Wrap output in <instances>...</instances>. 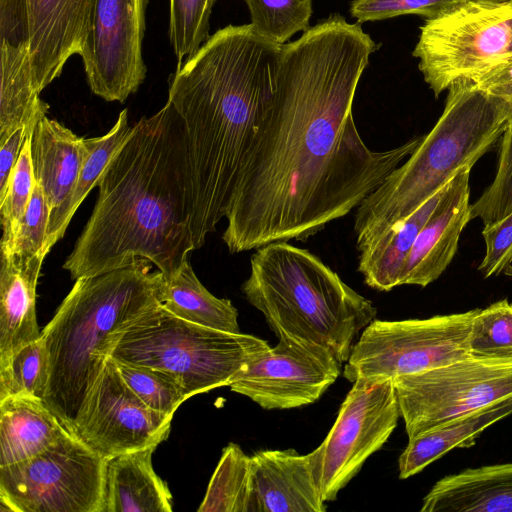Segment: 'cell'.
Wrapping results in <instances>:
<instances>
[{"instance_id": "1", "label": "cell", "mask_w": 512, "mask_h": 512, "mask_svg": "<svg viewBox=\"0 0 512 512\" xmlns=\"http://www.w3.org/2000/svg\"><path fill=\"white\" fill-rule=\"evenodd\" d=\"M377 45L339 14L283 44L273 94L241 166L222 235L230 253L306 241L344 217L421 142L373 151L353 119Z\"/></svg>"}, {"instance_id": "2", "label": "cell", "mask_w": 512, "mask_h": 512, "mask_svg": "<svg viewBox=\"0 0 512 512\" xmlns=\"http://www.w3.org/2000/svg\"><path fill=\"white\" fill-rule=\"evenodd\" d=\"M97 186L92 214L63 264L72 279L138 259L169 277L195 250L186 133L169 100L133 125Z\"/></svg>"}, {"instance_id": "3", "label": "cell", "mask_w": 512, "mask_h": 512, "mask_svg": "<svg viewBox=\"0 0 512 512\" xmlns=\"http://www.w3.org/2000/svg\"><path fill=\"white\" fill-rule=\"evenodd\" d=\"M281 49L251 24L229 25L170 78L168 100L186 133L195 249L226 216L273 94Z\"/></svg>"}, {"instance_id": "4", "label": "cell", "mask_w": 512, "mask_h": 512, "mask_svg": "<svg viewBox=\"0 0 512 512\" xmlns=\"http://www.w3.org/2000/svg\"><path fill=\"white\" fill-rule=\"evenodd\" d=\"M138 259L129 265L76 279L42 337L49 354L43 402L73 434L77 416L103 370L107 337L158 306L161 271Z\"/></svg>"}, {"instance_id": "5", "label": "cell", "mask_w": 512, "mask_h": 512, "mask_svg": "<svg viewBox=\"0 0 512 512\" xmlns=\"http://www.w3.org/2000/svg\"><path fill=\"white\" fill-rule=\"evenodd\" d=\"M511 117V103L472 80L452 85L434 127L356 208L358 251L403 222L461 169L473 167L502 136Z\"/></svg>"}, {"instance_id": "6", "label": "cell", "mask_w": 512, "mask_h": 512, "mask_svg": "<svg viewBox=\"0 0 512 512\" xmlns=\"http://www.w3.org/2000/svg\"><path fill=\"white\" fill-rule=\"evenodd\" d=\"M241 290L278 338L321 347L341 364L377 314L317 256L285 241L256 249Z\"/></svg>"}, {"instance_id": "7", "label": "cell", "mask_w": 512, "mask_h": 512, "mask_svg": "<svg viewBox=\"0 0 512 512\" xmlns=\"http://www.w3.org/2000/svg\"><path fill=\"white\" fill-rule=\"evenodd\" d=\"M267 341L183 320L158 305L114 330L103 355L172 374L188 399L229 386L260 354Z\"/></svg>"}, {"instance_id": "8", "label": "cell", "mask_w": 512, "mask_h": 512, "mask_svg": "<svg viewBox=\"0 0 512 512\" xmlns=\"http://www.w3.org/2000/svg\"><path fill=\"white\" fill-rule=\"evenodd\" d=\"M511 41L512 0H464L426 20L412 54L437 97L508 56Z\"/></svg>"}, {"instance_id": "9", "label": "cell", "mask_w": 512, "mask_h": 512, "mask_svg": "<svg viewBox=\"0 0 512 512\" xmlns=\"http://www.w3.org/2000/svg\"><path fill=\"white\" fill-rule=\"evenodd\" d=\"M106 460L68 432L36 456L0 467V511L103 512Z\"/></svg>"}, {"instance_id": "10", "label": "cell", "mask_w": 512, "mask_h": 512, "mask_svg": "<svg viewBox=\"0 0 512 512\" xmlns=\"http://www.w3.org/2000/svg\"><path fill=\"white\" fill-rule=\"evenodd\" d=\"M477 310L426 319H374L355 342L343 376L352 383L359 377L394 379L470 357Z\"/></svg>"}, {"instance_id": "11", "label": "cell", "mask_w": 512, "mask_h": 512, "mask_svg": "<svg viewBox=\"0 0 512 512\" xmlns=\"http://www.w3.org/2000/svg\"><path fill=\"white\" fill-rule=\"evenodd\" d=\"M408 439L512 395V355L470 356L394 378Z\"/></svg>"}, {"instance_id": "12", "label": "cell", "mask_w": 512, "mask_h": 512, "mask_svg": "<svg viewBox=\"0 0 512 512\" xmlns=\"http://www.w3.org/2000/svg\"><path fill=\"white\" fill-rule=\"evenodd\" d=\"M400 416L393 378L359 377L353 382L328 435L311 452L326 502L335 500L365 461L382 448Z\"/></svg>"}, {"instance_id": "13", "label": "cell", "mask_w": 512, "mask_h": 512, "mask_svg": "<svg viewBox=\"0 0 512 512\" xmlns=\"http://www.w3.org/2000/svg\"><path fill=\"white\" fill-rule=\"evenodd\" d=\"M148 0H93L81 56L92 92L124 102L146 77L142 56Z\"/></svg>"}, {"instance_id": "14", "label": "cell", "mask_w": 512, "mask_h": 512, "mask_svg": "<svg viewBox=\"0 0 512 512\" xmlns=\"http://www.w3.org/2000/svg\"><path fill=\"white\" fill-rule=\"evenodd\" d=\"M171 420L143 403L107 357L77 416L73 435L109 459L157 447L169 435Z\"/></svg>"}, {"instance_id": "15", "label": "cell", "mask_w": 512, "mask_h": 512, "mask_svg": "<svg viewBox=\"0 0 512 512\" xmlns=\"http://www.w3.org/2000/svg\"><path fill=\"white\" fill-rule=\"evenodd\" d=\"M341 363L327 350L279 338L229 385L268 410L316 402L340 375Z\"/></svg>"}, {"instance_id": "16", "label": "cell", "mask_w": 512, "mask_h": 512, "mask_svg": "<svg viewBox=\"0 0 512 512\" xmlns=\"http://www.w3.org/2000/svg\"><path fill=\"white\" fill-rule=\"evenodd\" d=\"M471 169L464 167L445 186L436 207L414 242L399 286L426 287L438 279L453 260L461 232L471 220Z\"/></svg>"}, {"instance_id": "17", "label": "cell", "mask_w": 512, "mask_h": 512, "mask_svg": "<svg viewBox=\"0 0 512 512\" xmlns=\"http://www.w3.org/2000/svg\"><path fill=\"white\" fill-rule=\"evenodd\" d=\"M30 58L41 93L58 78L67 60L82 56L93 0H26Z\"/></svg>"}, {"instance_id": "18", "label": "cell", "mask_w": 512, "mask_h": 512, "mask_svg": "<svg viewBox=\"0 0 512 512\" xmlns=\"http://www.w3.org/2000/svg\"><path fill=\"white\" fill-rule=\"evenodd\" d=\"M85 138L43 114L30 130V151L35 181L40 185L50 210L48 248L74 192L86 155Z\"/></svg>"}, {"instance_id": "19", "label": "cell", "mask_w": 512, "mask_h": 512, "mask_svg": "<svg viewBox=\"0 0 512 512\" xmlns=\"http://www.w3.org/2000/svg\"><path fill=\"white\" fill-rule=\"evenodd\" d=\"M0 67V119L21 125L43 104L31 65L26 0H0Z\"/></svg>"}, {"instance_id": "20", "label": "cell", "mask_w": 512, "mask_h": 512, "mask_svg": "<svg viewBox=\"0 0 512 512\" xmlns=\"http://www.w3.org/2000/svg\"><path fill=\"white\" fill-rule=\"evenodd\" d=\"M255 512H325L311 453L259 450L251 456Z\"/></svg>"}, {"instance_id": "21", "label": "cell", "mask_w": 512, "mask_h": 512, "mask_svg": "<svg viewBox=\"0 0 512 512\" xmlns=\"http://www.w3.org/2000/svg\"><path fill=\"white\" fill-rule=\"evenodd\" d=\"M44 258L28 263L1 252L0 366L42 336L36 318V287Z\"/></svg>"}, {"instance_id": "22", "label": "cell", "mask_w": 512, "mask_h": 512, "mask_svg": "<svg viewBox=\"0 0 512 512\" xmlns=\"http://www.w3.org/2000/svg\"><path fill=\"white\" fill-rule=\"evenodd\" d=\"M421 512H512V463L465 469L432 487Z\"/></svg>"}, {"instance_id": "23", "label": "cell", "mask_w": 512, "mask_h": 512, "mask_svg": "<svg viewBox=\"0 0 512 512\" xmlns=\"http://www.w3.org/2000/svg\"><path fill=\"white\" fill-rule=\"evenodd\" d=\"M156 447L106 460L103 512H171L172 495L155 473Z\"/></svg>"}, {"instance_id": "24", "label": "cell", "mask_w": 512, "mask_h": 512, "mask_svg": "<svg viewBox=\"0 0 512 512\" xmlns=\"http://www.w3.org/2000/svg\"><path fill=\"white\" fill-rule=\"evenodd\" d=\"M68 432L40 398L0 400V467L36 456Z\"/></svg>"}, {"instance_id": "25", "label": "cell", "mask_w": 512, "mask_h": 512, "mask_svg": "<svg viewBox=\"0 0 512 512\" xmlns=\"http://www.w3.org/2000/svg\"><path fill=\"white\" fill-rule=\"evenodd\" d=\"M512 415V395L456 417L409 439L399 457V478L407 479L454 448H469L489 426Z\"/></svg>"}, {"instance_id": "26", "label": "cell", "mask_w": 512, "mask_h": 512, "mask_svg": "<svg viewBox=\"0 0 512 512\" xmlns=\"http://www.w3.org/2000/svg\"><path fill=\"white\" fill-rule=\"evenodd\" d=\"M444 188L399 225L359 251L358 271L363 275L366 285L379 291H390L399 286L403 268L414 242L436 207Z\"/></svg>"}, {"instance_id": "27", "label": "cell", "mask_w": 512, "mask_h": 512, "mask_svg": "<svg viewBox=\"0 0 512 512\" xmlns=\"http://www.w3.org/2000/svg\"><path fill=\"white\" fill-rule=\"evenodd\" d=\"M162 307L188 322L239 333L238 312L229 299L217 298L199 281L188 259L160 287Z\"/></svg>"}, {"instance_id": "28", "label": "cell", "mask_w": 512, "mask_h": 512, "mask_svg": "<svg viewBox=\"0 0 512 512\" xmlns=\"http://www.w3.org/2000/svg\"><path fill=\"white\" fill-rule=\"evenodd\" d=\"M198 512H255L252 459L235 443L223 448Z\"/></svg>"}, {"instance_id": "29", "label": "cell", "mask_w": 512, "mask_h": 512, "mask_svg": "<svg viewBox=\"0 0 512 512\" xmlns=\"http://www.w3.org/2000/svg\"><path fill=\"white\" fill-rule=\"evenodd\" d=\"M132 130L133 126H130L128 121V110L124 109L107 133L99 137L84 139L86 155L74 192L54 232L53 244H56L64 236L76 210L89 192L98 185L109 163L128 140Z\"/></svg>"}, {"instance_id": "30", "label": "cell", "mask_w": 512, "mask_h": 512, "mask_svg": "<svg viewBox=\"0 0 512 512\" xmlns=\"http://www.w3.org/2000/svg\"><path fill=\"white\" fill-rule=\"evenodd\" d=\"M49 368V354L41 336L0 366V400L10 396H31L43 400Z\"/></svg>"}, {"instance_id": "31", "label": "cell", "mask_w": 512, "mask_h": 512, "mask_svg": "<svg viewBox=\"0 0 512 512\" xmlns=\"http://www.w3.org/2000/svg\"><path fill=\"white\" fill-rule=\"evenodd\" d=\"M251 25L264 38L283 45L299 31L308 30L312 0H243Z\"/></svg>"}, {"instance_id": "32", "label": "cell", "mask_w": 512, "mask_h": 512, "mask_svg": "<svg viewBox=\"0 0 512 512\" xmlns=\"http://www.w3.org/2000/svg\"><path fill=\"white\" fill-rule=\"evenodd\" d=\"M113 360L126 384L152 410L173 417L180 404L188 399L172 374L145 365Z\"/></svg>"}, {"instance_id": "33", "label": "cell", "mask_w": 512, "mask_h": 512, "mask_svg": "<svg viewBox=\"0 0 512 512\" xmlns=\"http://www.w3.org/2000/svg\"><path fill=\"white\" fill-rule=\"evenodd\" d=\"M217 0H170L169 38L177 68L209 38L210 16Z\"/></svg>"}, {"instance_id": "34", "label": "cell", "mask_w": 512, "mask_h": 512, "mask_svg": "<svg viewBox=\"0 0 512 512\" xmlns=\"http://www.w3.org/2000/svg\"><path fill=\"white\" fill-rule=\"evenodd\" d=\"M35 178L30 151V133L9 179L4 196L0 199L2 225L1 252H11L16 234L28 208Z\"/></svg>"}, {"instance_id": "35", "label": "cell", "mask_w": 512, "mask_h": 512, "mask_svg": "<svg viewBox=\"0 0 512 512\" xmlns=\"http://www.w3.org/2000/svg\"><path fill=\"white\" fill-rule=\"evenodd\" d=\"M468 347L475 357L512 355V304L504 299L478 309L472 320Z\"/></svg>"}, {"instance_id": "36", "label": "cell", "mask_w": 512, "mask_h": 512, "mask_svg": "<svg viewBox=\"0 0 512 512\" xmlns=\"http://www.w3.org/2000/svg\"><path fill=\"white\" fill-rule=\"evenodd\" d=\"M512 212V117L502 134L499 161L492 183L471 204V220L484 225L497 222Z\"/></svg>"}, {"instance_id": "37", "label": "cell", "mask_w": 512, "mask_h": 512, "mask_svg": "<svg viewBox=\"0 0 512 512\" xmlns=\"http://www.w3.org/2000/svg\"><path fill=\"white\" fill-rule=\"evenodd\" d=\"M49 217L50 210L44 193L35 181L28 208L9 253L24 263L39 257L45 258L50 251L47 245Z\"/></svg>"}, {"instance_id": "38", "label": "cell", "mask_w": 512, "mask_h": 512, "mask_svg": "<svg viewBox=\"0 0 512 512\" xmlns=\"http://www.w3.org/2000/svg\"><path fill=\"white\" fill-rule=\"evenodd\" d=\"M464 0H352L350 13L357 23L416 14L433 18Z\"/></svg>"}, {"instance_id": "39", "label": "cell", "mask_w": 512, "mask_h": 512, "mask_svg": "<svg viewBox=\"0 0 512 512\" xmlns=\"http://www.w3.org/2000/svg\"><path fill=\"white\" fill-rule=\"evenodd\" d=\"M485 255L478 269L484 277L505 272L512 263V212L503 219L484 225Z\"/></svg>"}, {"instance_id": "40", "label": "cell", "mask_w": 512, "mask_h": 512, "mask_svg": "<svg viewBox=\"0 0 512 512\" xmlns=\"http://www.w3.org/2000/svg\"><path fill=\"white\" fill-rule=\"evenodd\" d=\"M478 87L512 104V55L472 80Z\"/></svg>"}, {"instance_id": "41", "label": "cell", "mask_w": 512, "mask_h": 512, "mask_svg": "<svg viewBox=\"0 0 512 512\" xmlns=\"http://www.w3.org/2000/svg\"><path fill=\"white\" fill-rule=\"evenodd\" d=\"M34 122L29 126L14 130L0 142V199L4 196L13 169Z\"/></svg>"}, {"instance_id": "42", "label": "cell", "mask_w": 512, "mask_h": 512, "mask_svg": "<svg viewBox=\"0 0 512 512\" xmlns=\"http://www.w3.org/2000/svg\"><path fill=\"white\" fill-rule=\"evenodd\" d=\"M509 55H512V41H511V44H510V47H509V54H508V56Z\"/></svg>"}]
</instances>
